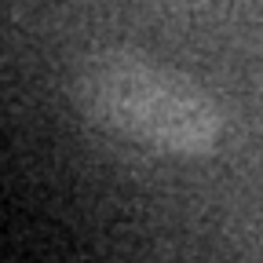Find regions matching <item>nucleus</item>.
I'll use <instances>...</instances> for the list:
<instances>
[{
	"instance_id": "1",
	"label": "nucleus",
	"mask_w": 263,
	"mask_h": 263,
	"mask_svg": "<svg viewBox=\"0 0 263 263\" xmlns=\"http://www.w3.org/2000/svg\"><path fill=\"white\" fill-rule=\"evenodd\" d=\"M73 103L91 124L157 154L209 157L223 143V106L201 84L139 51L88 55L73 73Z\"/></svg>"
}]
</instances>
